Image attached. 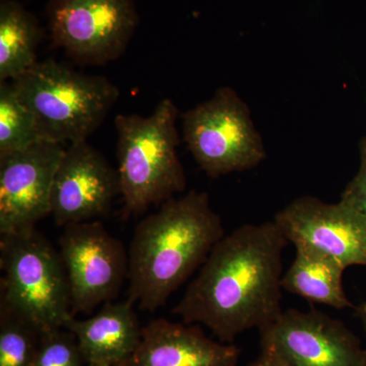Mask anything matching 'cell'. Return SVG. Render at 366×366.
Returning <instances> with one entry per match:
<instances>
[{
  "label": "cell",
  "mask_w": 366,
  "mask_h": 366,
  "mask_svg": "<svg viewBox=\"0 0 366 366\" xmlns=\"http://www.w3.org/2000/svg\"><path fill=\"white\" fill-rule=\"evenodd\" d=\"M52 44L83 66L119 59L139 24L136 0H49Z\"/></svg>",
  "instance_id": "52a82bcc"
},
{
  "label": "cell",
  "mask_w": 366,
  "mask_h": 366,
  "mask_svg": "<svg viewBox=\"0 0 366 366\" xmlns=\"http://www.w3.org/2000/svg\"><path fill=\"white\" fill-rule=\"evenodd\" d=\"M274 221L295 247L317 250L345 269L366 267V218L343 202L300 197L278 212Z\"/></svg>",
  "instance_id": "30bf717a"
},
{
  "label": "cell",
  "mask_w": 366,
  "mask_h": 366,
  "mask_svg": "<svg viewBox=\"0 0 366 366\" xmlns=\"http://www.w3.org/2000/svg\"><path fill=\"white\" fill-rule=\"evenodd\" d=\"M295 257L282 278V288L317 305L342 310L353 307L343 286L345 268L305 247H295Z\"/></svg>",
  "instance_id": "9a60e30c"
},
{
  "label": "cell",
  "mask_w": 366,
  "mask_h": 366,
  "mask_svg": "<svg viewBox=\"0 0 366 366\" xmlns=\"http://www.w3.org/2000/svg\"><path fill=\"white\" fill-rule=\"evenodd\" d=\"M361 168L366 170V137L361 146Z\"/></svg>",
  "instance_id": "603a6c76"
},
{
  "label": "cell",
  "mask_w": 366,
  "mask_h": 366,
  "mask_svg": "<svg viewBox=\"0 0 366 366\" xmlns=\"http://www.w3.org/2000/svg\"><path fill=\"white\" fill-rule=\"evenodd\" d=\"M239 347L209 338L199 325L159 319L142 329L136 350L117 366H237Z\"/></svg>",
  "instance_id": "4fadbf2b"
},
{
  "label": "cell",
  "mask_w": 366,
  "mask_h": 366,
  "mask_svg": "<svg viewBox=\"0 0 366 366\" xmlns=\"http://www.w3.org/2000/svg\"><path fill=\"white\" fill-rule=\"evenodd\" d=\"M66 149L41 139L0 158V234L35 228L51 214L53 180Z\"/></svg>",
  "instance_id": "8fae6325"
},
{
  "label": "cell",
  "mask_w": 366,
  "mask_h": 366,
  "mask_svg": "<svg viewBox=\"0 0 366 366\" xmlns=\"http://www.w3.org/2000/svg\"><path fill=\"white\" fill-rule=\"evenodd\" d=\"M247 366H289L278 354L269 350V349L262 348V353L257 356L250 365Z\"/></svg>",
  "instance_id": "44dd1931"
},
{
  "label": "cell",
  "mask_w": 366,
  "mask_h": 366,
  "mask_svg": "<svg viewBox=\"0 0 366 366\" xmlns=\"http://www.w3.org/2000/svg\"><path fill=\"white\" fill-rule=\"evenodd\" d=\"M261 332L262 348L289 366H366V349L341 320L290 308Z\"/></svg>",
  "instance_id": "9c48e42d"
},
{
  "label": "cell",
  "mask_w": 366,
  "mask_h": 366,
  "mask_svg": "<svg viewBox=\"0 0 366 366\" xmlns=\"http://www.w3.org/2000/svg\"><path fill=\"white\" fill-rule=\"evenodd\" d=\"M177 106L164 98L149 117L118 114L117 174L124 219L165 203L187 187L177 148Z\"/></svg>",
  "instance_id": "3957f363"
},
{
  "label": "cell",
  "mask_w": 366,
  "mask_h": 366,
  "mask_svg": "<svg viewBox=\"0 0 366 366\" xmlns=\"http://www.w3.org/2000/svg\"><path fill=\"white\" fill-rule=\"evenodd\" d=\"M120 194L117 170L86 139L74 142L60 160L51 192L53 220L59 227L107 215Z\"/></svg>",
  "instance_id": "7c38bea8"
},
{
  "label": "cell",
  "mask_w": 366,
  "mask_h": 366,
  "mask_svg": "<svg viewBox=\"0 0 366 366\" xmlns=\"http://www.w3.org/2000/svg\"><path fill=\"white\" fill-rule=\"evenodd\" d=\"M0 307L25 317L41 332L74 319L59 252L37 228L0 234Z\"/></svg>",
  "instance_id": "5b68a950"
},
{
  "label": "cell",
  "mask_w": 366,
  "mask_h": 366,
  "mask_svg": "<svg viewBox=\"0 0 366 366\" xmlns=\"http://www.w3.org/2000/svg\"><path fill=\"white\" fill-rule=\"evenodd\" d=\"M182 119L187 148L211 178L252 169L267 157L249 107L232 88L218 89Z\"/></svg>",
  "instance_id": "8992f818"
},
{
  "label": "cell",
  "mask_w": 366,
  "mask_h": 366,
  "mask_svg": "<svg viewBox=\"0 0 366 366\" xmlns=\"http://www.w3.org/2000/svg\"><path fill=\"white\" fill-rule=\"evenodd\" d=\"M32 366H86L76 336L66 327L41 336Z\"/></svg>",
  "instance_id": "d6986e66"
},
{
  "label": "cell",
  "mask_w": 366,
  "mask_h": 366,
  "mask_svg": "<svg viewBox=\"0 0 366 366\" xmlns=\"http://www.w3.org/2000/svg\"><path fill=\"white\" fill-rule=\"evenodd\" d=\"M42 334L25 317L0 307V366H32Z\"/></svg>",
  "instance_id": "ac0fdd59"
},
{
  "label": "cell",
  "mask_w": 366,
  "mask_h": 366,
  "mask_svg": "<svg viewBox=\"0 0 366 366\" xmlns=\"http://www.w3.org/2000/svg\"><path fill=\"white\" fill-rule=\"evenodd\" d=\"M225 235L207 192L168 199L136 227L129 252V296L155 312L206 261Z\"/></svg>",
  "instance_id": "7a4b0ae2"
},
{
  "label": "cell",
  "mask_w": 366,
  "mask_h": 366,
  "mask_svg": "<svg viewBox=\"0 0 366 366\" xmlns=\"http://www.w3.org/2000/svg\"><path fill=\"white\" fill-rule=\"evenodd\" d=\"M71 314H90L112 301L129 274L124 244L99 221L71 224L59 238Z\"/></svg>",
  "instance_id": "ba28073f"
},
{
  "label": "cell",
  "mask_w": 366,
  "mask_h": 366,
  "mask_svg": "<svg viewBox=\"0 0 366 366\" xmlns=\"http://www.w3.org/2000/svg\"><path fill=\"white\" fill-rule=\"evenodd\" d=\"M134 305L129 298L109 301L93 317L67 322L64 327L76 336L86 366H117L136 350L143 327Z\"/></svg>",
  "instance_id": "5bb4252c"
},
{
  "label": "cell",
  "mask_w": 366,
  "mask_h": 366,
  "mask_svg": "<svg viewBox=\"0 0 366 366\" xmlns=\"http://www.w3.org/2000/svg\"><path fill=\"white\" fill-rule=\"evenodd\" d=\"M288 242L274 221L245 224L224 235L172 312L203 325L224 343L261 330L283 312V252Z\"/></svg>",
  "instance_id": "6da1fadb"
},
{
  "label": "cell",
  "mask_w": 366,
  "mask_h": 366,
  "mask_svg": "<svg viewBox=\"0 0 366 366\" xmlns=\"http://www.w3.org/2000/svg\"><path fill=\"white\" fill-rule=\"evenodd\" d=\"M42 29L16 0L0 4V81H13L37 64Z\"/></svg>",
  "instance_id": "2e32d148"
},
{
  "label": "cell",
  "mask_w": 366,
  "mask_h": 366,
  "mask_svg": "<svg viewBox=\"0 0 366 366\" xmlns=\"http://www.w3.org/2000/svg\"><path fill=\"white\" fill-rule=\"evenodd\" d=\"M43 139L37 120L11 81H0V158Z\"/></svg>",
  "instance_id": "e0dca14e"
},
{
  "label": "cell",
  "mask_w": 366,
  "mask_h": 366,
  "mask_svg": "<svg viewBox=\"0 0 366 366\" xmlns=\"http://www.w3.org/2000/svg\"><path fill=\"white\" fill-rule=\"evenodd\" d=\"M11 83L35 115L41 137L64 144L88 139L120 96L106 76L81 74L53 59L37 62Z\"/></svg>",
  "instance_id": "277c9868"
},
{
  "label": "cell",
  "mask_w": 366,
  "mask_h": 366,
  "mask_svg": "<svg viewBox=\"0 0 366 366\" xmlns=\"http://www.w3.org/2000/svg\"><path fill=\"white\" fill-rule=\"evenodd\" d=\"M341 202L357 209L366 218V170L360 167L357 174L347 184Z\"/></svg>",
  "instance_id": "ffe728a7"
},
{
  "label": "cell",
  "mask_w": 366,
  "mask_h": 366,
  "mask_svg": "<svg viewBox=\"0 0 366 366\" xmlns=\"http://www.w3.org/2000/svg\"><path fill=\"white\" fill-rule=\"evenodd\" d=\"M355 315L360 320L366 336V302L362 303L360 307H355Z\"/></svg>",
  "instance_id": "7402d4cb"
}]
</instances>
